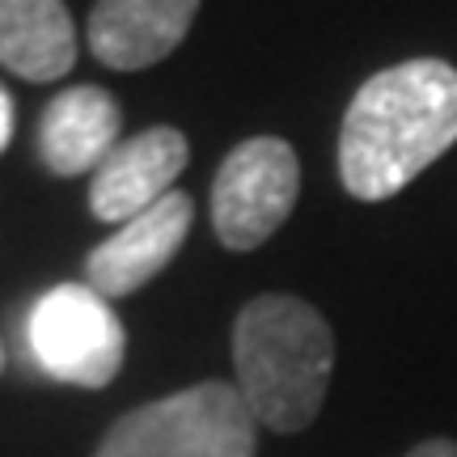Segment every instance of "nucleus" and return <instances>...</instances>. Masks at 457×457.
<instances>
[{
	"label": "nucleus",
	"instance_id": "obj_1",
	"mask_svg": "<svg viewBox=\"0 0 457 457\" xmlns=\"http://www.w3.org/2000/svg\"><path fill=\"white\" fill-rule=\"evenodd\" d=\"M457 145V68L407 60L356 89L339 128V179L364 204L398 195Z\"/></svg>",
	"mask_w": 457,
	"mask_h": 457
},
{
	"label": "nucleus",
	"instance_id": "obj_2",
	"mask_svg": "<svg viewBox=\"0 0 457 457\" xmlns=\"http://www.w3.org/2000/svg\"><path fill=\"white\" fill-rule=\"evenodd\" d=\"M233 373L254 424L305 432L327 403L335 373V330L310 301L262 293L233 322Z\"/></svg>",
	"mask_w": 457,
	"mask_h": 457
},
{
	"label": "nucleus",
	"instance_id": "obj_3",
	"mask_svg": "<svg viewBox=\"0 0 457 457\" xmlns=\"http://www.w3.org/2000/svg\"><path fill=\"white\" fill-rule=\"evenodd\" d=\"M259 424L233 381H199L191 390L119 415L94 457H254Z\"/></svg>",
	"mask_w": 457,
	"mask_h": 457
},
{
	"label": "nucleus",
	"instance_id": "obj_4",
	"mask_svg": "<svg viewBox=\"0 0 457 457\" xmlns=\"http://www.w3.org/2000/svg\"><path fill=\"white\" fill-rule=\"evenodd\" d=\"M30 352L55 381L102 390L123 369L128 330L89 284H55L30 310Z\"/></svg>",
	"mask_w": 457,
	"mask_h": 457
},
{
	"label": "nucleus",
	"instance_id": "obj_5",
	"mask_svg": "<svg viewBox=\"0 0 457 457\" xmlns=\"http://www.w3.org/2000/svg\"><path fill=\"white\" fill-rule=\"evenodd\" d=\"M301 162L288 140L254 136L228 153L212 182V228L225 250H259L296 208Z\"/></svg>",
	"mask_w": 457,
	"mask_h": 457
},
{
	"label": "nucleus",
	"instance_id": "obj_6",
	"mask_svg": "<svg viewBox=\"0 0 457 457\" xmlns=\"http://www.w3.org/2000/svg\"><path fill=\"white\" fill-rule=\"evenodd\" d=\"M191 220H195V208H191V195H182V191H170L148 212L131 216L128 225H119L114 237L89 250V259H85L89 288L106 301L140 293L148 279H157L174 262V254L191 233Z\"/></svg>",
	"mask_w": 457,
	"mask_h": 457
},
{
	"label": "nucleus",
	"instance_id": "obj_7",
	"mask_svg": "<svg viewBox=\"0 0 457 457\" xmlns=\"http://www.w3.org/2000/svg\"><path fill=\"white\" fill-rule=\"evenodd\" d=\"M187 136L179 128H148L131 140H119L111 157L89 182V212L106 225H128L170 195V187L187 170Z\"/></svg>",
	"mask_w": 457,
	"mask_h": 457
},
{
	"label": "nucleus",
	"instance_id": "obj_8",
	"mask_svg": "<svg viewBox=\"0 0 457 457\" xmlns=\"http://www.w3.org/2000/svg\"><path fill=\"white\" fill-rule=\"evenodd\" d=\"M195 13L199 0H98L89 13V51L106 68L140 72L179 47Z\"/></svg>",
	"mask_w": 457,
	"mask_h": 457
},
{
	"label": "nucleus",
	"instance_id": "obj_9",
	"mask_svg": "<svg viewBox=\"0 0 457 457\" xmlns=\"http://www.w3.org/2000/svg\"><path fill=\"white\" fill-rule=\"evenodd\" d=\"M123 111L119 102L98 85H72L47 102L43 123H38V153L43 165L60 179L77 174H98V165L119 148Z\"/></svg>",
	"mask_w": 457,
	"mask_h": 457
},
{
	"label": "nucleus",
	"instance_id": "obj_10",
	"mask_svg": "<svg viewBox=\"0 0 457 457\" xmlns=\"http://www.w3.org/2000/svg\"><path fill=\"white\" fill-rule=\"evenodd\" d=\"M0 64L21 81H60L77 64L64 0H0Z\"/></svg>",
	"mask_w": 457,
	"mask_h": 457
},
{
	"label": "nucleus",
	"instance_id": "obj_11",
	"mask_svg": "<svg viewBox=\"0 0 457 457\" xmlns=\"http://www.w3.org/2000/svg\"><path fill=\"white\" fill-rule=\"evenodd\" d=\"M407 457H457V441H449V436H432V441L415 445Z\"/></svg>",
	"mask_w": 457,
	"mask_h": 457
},
{
	"label": "nucleus",
	"instance_id": "obj_12",
	"mask_svg": "<svg viewBox=\"0 0 457 457\" xmlns=\"http://www.w3.org/2000/svg\"><path fill=\"white\" fill-rule=\"evenodd\" d=\"M13 140V98H9V89L0 85V153L9 148Z\"/></svg>",
	"mask_w": 457,
	"mask_h": 457
},
{
	"label": "nucleus",
	"instance_id": "obj_13",
	"mask_svg": "<svg viewBox=\"0 0 457 457\" xmlns=\"http://www.w3.org/2000/svg\"><path fill=\"white\" fill-rule=\"evenodd\" d=\"M0 373H4V343H0Z\"/></svg>",
	"mask_w": 457,
	"mask_h": 457
}]
</instances>
